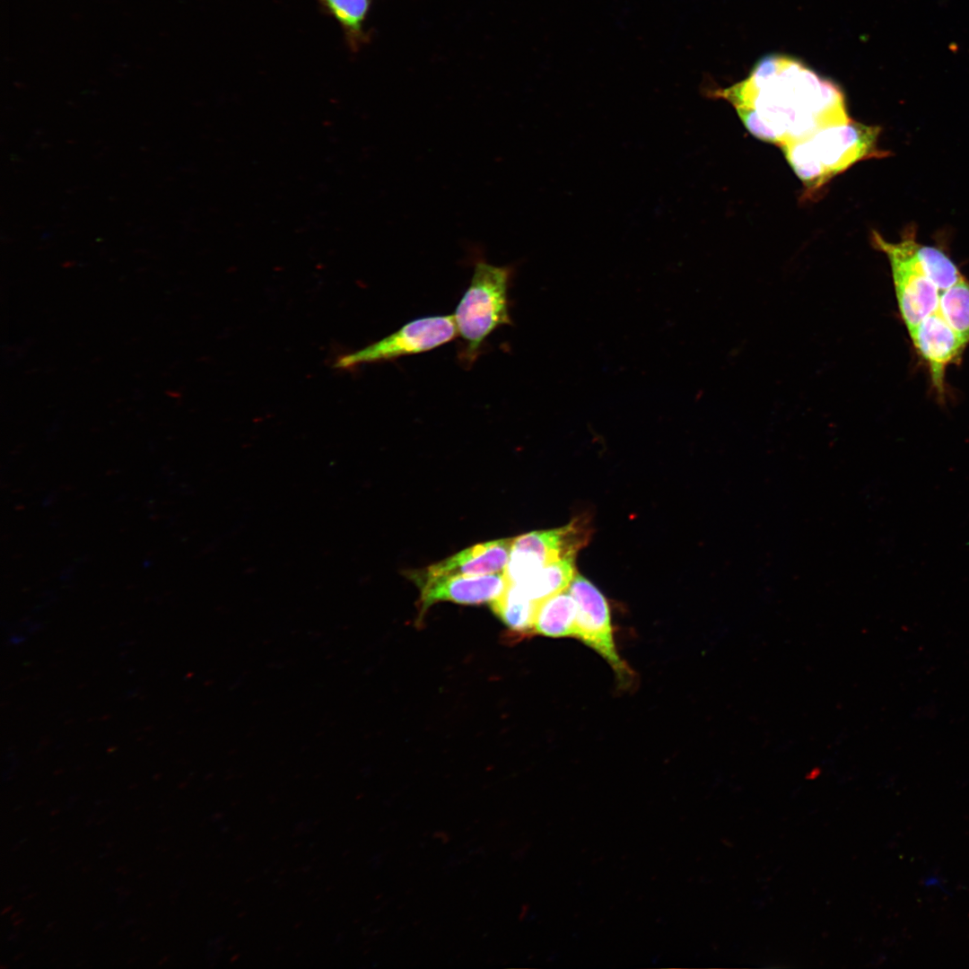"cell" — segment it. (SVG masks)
<instances>
[{
    "mask_svg": "<svg viewBox=\"0 0 969 969\" xmlns=\"http://www.w3.org/2000/svg\"><path fill=\"white\" fill-rule=\"evenodd\" d=\"M703 92L729 101L754 136L780 147L851 120L838 85L781 55L760 59L741 82Z\"/></svg>",
    "mask_w": 969,
    "mask_h": 969,
    "instance_id": "6da1fadb",
    "label": "cell"
},
{
    "mask_svg": "<svg viewBox=\"0 0 969 969\" xmlns=\"http://www.w3.org/2000/svg\"><path fill=\"white\" fill-rule=\"evenodd\" d=\"M881 128L850 120L781 146L790 167L812 194L856 162L890 154L877 145Z\"/></svg>",
    "mask_w": 969,
    "mask_h": 969,
    "instance_id": "7a4b0ae2",
    "label": "cell"
},
{
    "mask_svg": "<svg viewBox=\"0 0 969 969\" xmlns=\"http://www.w3.org/2000/svg\"><path fill=\"white\" fill-rule=\"evenodd\" d=\"M512 268L483 258L476 261L470 284L453 315L463 340L460 358L470 366L484 340L500 326L511 324L508 290Z\"/></svg>",
    "mask_w": 969,
    "mask_h": 969,
    "instance_id": "3957f363",
    "label": "cell"
},
{
    "mask_svg": "<svg viewBox=\"0 0 969 969\" xmlns=\"http://www.w3.org/2000/svg\"><path fill=\"white\" fill-rule=\"evenodd\" d=\"M871 243L883 252L890 265L900 316L910 333L937 309L941 290L930 279L924 259V244L917 241L911 225L898 242L871 232Z\"/></svg>",
    "mask_w": 969,
    "mask_h": 969,
    "instance_id": "277c9868",
    "label": "cell"
},
{
    "mask_svg": "<svg viewBox=\"0 0 969 969\" xmlns=\"http://www.w3.org/2000/svg\"><path fill=\"white\" fill-rule=\"evenodd\" d=\"M457 334L453 315L415 319L389 336L362 349L344 354L336 360L335 367L348 369L362 363L424 353L450 342Z\"/></svg>",
    "mask_w": 969,
    "mask_h": 969,
    "instance_id": "5b68a950",
    "label": "cell"
},
{
    "mask_svg": "<svg viewBox=\"0 0 969 969\" xmlns=\"http://www.w3.org/2000/svg\"><path fill=\"white\" fill-rule=\"evenodd\" d=\"M568 589L577 604L574 638L607 661L621 685H629L633 672L616 649L610 610L605 596L589 580L579 574L575 575Z\"/></svg>",
    "mask_w": 969,
    "mask_h": 969,
    "instance_id": "8992f818",
    "label": "cell"
},
{
    "mask_svg": "<svg viewBox=\"0 0 969 969\" xmlns=\"http://www.w3.org/2000/svg\"><path fill=\"white\" fill-rule=\"evenodd\" d=\"M586 539L581 524L568 525L523 534L511 540L504 574L509 583H520L543 566L567 556H574Z\"/></svg>",
    "mask_w": 969,
    "mask_h": 969,
    "instance_id": "52a82bcc",
    "label": "cell"
},
{
    "mask_svg": "<svg viewBox=\"0 0 969 969\" xmlns=\"http://www.w3.org/2000/svg\"><path fill=\"white\" fill-rule=\"evenodd\" d=\"M415 581L421 589V614L440 601L465 605L491 603L502 594L508 586L504 572L485 575L415 573Z\"/></svg>",
    "mask_w": 969,
    "mask_h": 969,
    "instance_id": "ba28073f",
    "label": "cell"
},
{
    "mask_svg": "<svg viewBox=\"0 0 969 969\" xmlns=\"http://www.w3.org/2000/svg\"><path fill=\"white\" fill-rule=\"evenodd\" d=\"M913 346L928 366L933 388L940 398L946 396V370L960 361L966 343L947 323L939 312L927 316L910 333Z\"/></svg>",
    "mask_w": 969,
    "mask_h": 969,
    "instance_id": "9c48e42d",
    "label": "cell"
},
{
    "mask_svg": "<svg viewBox=\"0 0 969 969\" xmlns=\"http://www.w3.org/2000/svg\"><path fill=\"white\" fill-rule=\"evenodd\" d=\"M512 539L475 545L427 568L430 575H485L504 572Z\"/></svg>",
    "mask_w": 969,
    "mask_h": 969,
    "instance_id": "30bf717a",
    "label": "cell"
},
{
    "mask_svg": "<svg viewBox=\"0 0 969 969\" xmlns=\"http://www.w3.org/2000/svg\"><path fill=\"white\" fill-rule=\"evenodd\" d=\"M576 617L577 604L567 588L538 603L533 633L551 638H574Z\"/></svg>",
    "mask_w": 969,
    "mask_h": 969,
    "instance_id": "8fae6325",
    "label": "cell"
},
{
    "mask_svg": "<svg viewBox=\"0 0 969 969\" xmlns=\"http://www.w3.org/2000/svg\"><path fill=\"white\" fill-rule=\"evenodd\" d=\"M323 13L340 25L345 40L352 52H357L370 40L365 31L371 0H317Z\"/></svg>",
    "mask_w": 969,
    "mask_h": 969,
    "instance_id": "7c38bea8",
    "label": "cell"
},
{
    "mask_svg": "<svg viewBox=\"0 0 969 969\" xmlns=\"http://www.w3.org/2000/svg\"><path fill=\"white\" fill-rule=\"evenodd\" d=\"M537 605L517 585L509 582L502 594L490 603L493 612L517 637L533 634Z\"/></svg>",
    "mask_w": 969,
    "mask_h": 969,
    "instance_id": "4fadbf2b",
    "label": "cell"
},
{
    "mask_svg": "<svg viewBox=\"0 0 969 969\" xmlns=\"http://www.w3.org/2000/svg\"><path fill=\"white\" fill-rule=\"evenodd\" d=\"M574 556L550 563L517 585L528 598L541 600L567 589L575 577Z\"/></svg>",
    "mask_w": 969,
    "mask_h": 969,
    "instance_id": "5bb4252c",
    "label": "cell"
},
{
    "mask_svg": "<svg viewBox=\"0 0 969 969\" xmlns=\"http://www.w3.org/2000/svg\"><path fill=\"white\" fill-rule=\"evenodd\" d=\"M947 323L969 344V282L965 276L941 291L936 309Z\"/></svg>",
    "mask_w": 969,
    "mask_h": 969,
    "instance_id": "9a60e30c",
    "label": "cell"
}]
</instances>
